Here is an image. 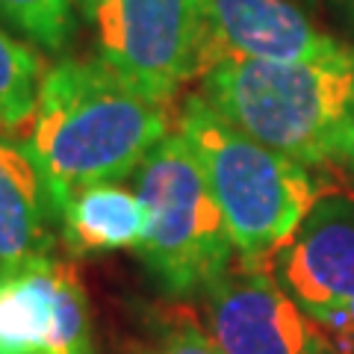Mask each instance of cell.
<instances>
[{"label": "cell", "instance_id": "8992f818", "mask_svg": "<svg viewBox=\"0 0 354 354\" xmlns=\"http://www.w3.org/2000/svg\"><path fill=\"white\" fill-rule=\"evenodd\" d=\"M266 266L328 342L354 348V192H319Z\"/></svg>", "mask_w": 354, "mask_h": 354}, {"label": "cell", "instance_id": "8fae6325", "mask_svg": "<svg viewBox=\"0 0 354 354\" xmlns=\"http://www.w3.org/2000/svg\"><path fill=\"white\" fill-rule=\"evenodd\" d=\"M145 230L148 216L139 195L118 180L83 186L59 207V236L71 257L139 248Z\"/></svg>", "mask_w": 354, "mask_h": 354}, {"label": "cell", "instance_id": "7a4b0ae2", "mask_svg": "<svg viewBox=\"0 0 354 354\" xmlns=\"http://www.w3.org/2000/svg\"><path fill=\"white\" fill-rule=\"evenodd\" d=\"M198 95L260 145L322 165L354 124V48L337 41L290 62L218 57Z\"/></svg>", "mask_w": 354, "mask_h": 354}, {"label": "cell", "instance_id": "6da1fadb", "mask_svg": "<svg viewBox=\"0 0 354 354\" xmlns=\"http://www.w3.org/2000/svg\"><path fill=\"white\" fill-rule=\"evenodd\" d=\"M171 133V106L151 101L104 59H62L44 71L24 139L57 213L83 186L121 180Z\"/></svg>", "mask_w": 354, "mask_h": 354}, {"label": "cell", "instance_id": "9a60e30c", "mask_svg": "<svg viewBox=\"0 0 354 354\" xmlns=\"http://www.w3.org/2000/svg\"><path fill=\"white\" fill-rule=\"evenodd\" d=\"M337 162H342L348 171H354V124H351V130L342 136V142H339V148H337V157H334Z\"/></svg>", "mask_w": 354, "mask_h": 354}, {"label": "cell", "instance_id": "9c48e42d", "mask_svg": "<svg viewBox=\"0 0 354 354\" xmlns=\"http://www.w3.org/2000/svg\"><path fill=\"white\" fill-rule=\"evenodd\" d=\"M59 213L27 142L0 133V272L53 257Z\"/></svg>", "mask_w": 354, "mask_h": 354}, {"label": "cell", "instance_id": "ba28073f", "mask_svg": "<svg viewBox=\"0 0 354 354\" xmlns=\"http://www.w3.org/2000/svg\"><path fill=\"white\" fill-rule=\"evenodd\" d=\"M0 354H95L92 310L57 257L0 272Z\"/></svg>", "mask_w": 354, "mask_h": 354}, {"label": "cell", "instance_id": "5bb4252c", "mask_svg": "<svg viewBox=\"0 0 354 354\" xmlns=\"http://www.w3.org/2000/svg\"><path fill=\"white\" fill-rule=\"evenodd\" d=\"M142 354H225L213 337L204 334L198 319L189 313H174L165 316L162 322L153 328L148 346Z\"/></svg>", "mask_w": 354, "mask_h": 354}, {"label": "cell", "instance_id": "7c38bea8", "mask_svg": "<svg viewBox=\"0 0 354 354\" xmlns=\"http://www.w3.org/2000/svg\"><path fill=\"white\" fill-rule=\"evenodd\" d=\"M41 77L39 53L0 27V133L32 121Z\"/></svg>", "mask_w": 354, "mask_h": 354}, {"label": "cell", "instance_id": "52a82bcc", "mask_svg": "<svg viewBox=\"0 0 354 354\" xmlns=\"http://www.w3.org/2000/svg\"><path fill=\"white\" fill-rule=\"evenodd\" d=\"M204 319L225 354H328V337L266 263H242L201 290Z\"/></svg>", "mask_w": 354, "mask_h": 354}, {"label": "cell", "instance_id": "4fadbf2b", "mask_svg": "<svg viewBox=\"0 0 354 354\" xmlns=\"http://www.w3.org/2000/svg\"><path fill=\"white\" fill-rule=\"evenodd\" d=\"M0 21L24 41L57 53L74 32V0H0Z\"/></svg>", "mask_w": 354, "mask_h": 354}, {"label": "cell", "instance_id": "277c9868", "mask_svg": "<svg viewBox=\"0 0 354 354\" xmlns=\"http://www.w3.org/2000/svg\"><path fill=\"white\" fill-rule=\"evenodd\" d=\"M148 216L142 260L169 295H201L234 260V239L207 183L201 160L180 130L162 136L136 169Z\"/></svg>", "mask_w": 354, "mask_h": 354}, {"label": "cell", "instance_id": "30bf717a", "mask_svg": "<svg viewBox=\"0 0 354 354\" xmlns=\"http://www.w3.org/2000/svg\"><path fill=\"white\" fill-rule=\"evenodd\" d=\"M218 57L290 62L316 57L339 39L316 30L290 0H209ZM213 59V62H216Z\"/></svg>", "mask_w": 354, "mask_h": 354}, {"label": "cell", "instance_id": "5b68a950", "mask_svg": "<svg viewBox=\"0 0 354 354\" xmlns=\"http://www.w3.org/2000/svg\"><path fill=\"white\" fill-rule=\"evenodd\" d=\"M97 59L121 80L171 106L180 86L216 59L209 0H80Z\"/></svg>", "mask_w": 354, "mask_h": 354}, {"label": "cell", "instance_id": "3957f363", "mask_svg": "<svg viewBox=\"0 0 354 354\" xmlns=\"http://www.w3.org/2000/svg\"><path fill=\"white\" fill-rule=\"evenodd\" d=\"M177 130L201 160L239 260L266 263L319 198L313 174L236 130L201 95H186Z\"/></svg>", "mask_w": 354, "mask_h": 354}]
</instances>
